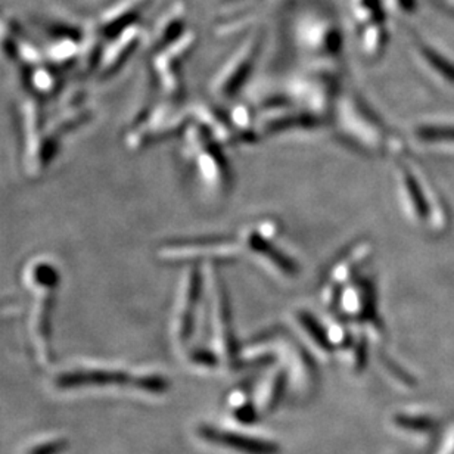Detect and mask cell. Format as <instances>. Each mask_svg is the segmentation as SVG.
<instances>
[{"instance_id":"cell-1","label":"cell","mask_w":454,"mask_h":454,"mask_svg":"<svg viewBox=\"0 0 454 454\" xmlns=\"http://www.w3.org/2000/svg\"><path fill=\"white\" fill-rule=\"evenodd\" d=\"M404 184H406L407 192L411 197V206L420 217H425L427 215V206H425V200L422 193H420L419 186L415 184L413 177L409 175H404Z\"/></svg>"},{"instance_id":"cell-2","label":"cell","mask_w":454,"mask_h":454,"mask_svg":"<svg viewBox=\"0 0 454 454\" xmlns=\"http://www.w3.org/2000/svg\"><path fill=\"white\" fill-rule=\"evenodd\" d=\"M419 136L425 140H453L454 142V127H424L420 129Z\"/></svg>"}]
</instances>
